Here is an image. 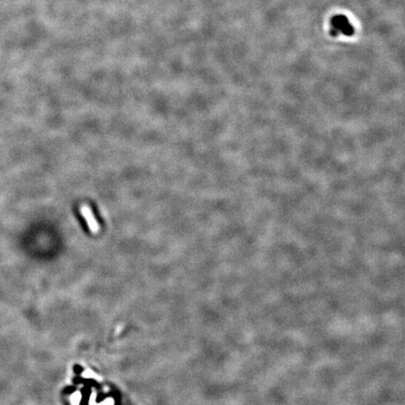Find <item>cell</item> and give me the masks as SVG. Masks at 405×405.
Returning <instances> with one entry per match:
<instances>
[{"label": "cell", "instance_id": "6da1fadb", "mask_svg": "<svg viewBox=\"0 0 405 405\" xmlns=\"http://www.w3.org/2000/svg\"><path fill=\"white\" fill-rule=\"evenodd\" d=\"M331 23L333 26V28L330 31L332 36L336 37L340 32L343 33L346 36H352L354 34L353 27L351 26L348 18L342 14L336 15V16L333 17L331 19Z\"/></svg>", "mask_w": 405, "mask_h": 405}, {"label": "cell", "instance_id": "7a4b0ae2", "mask_svg": "<svg viewBox=\"0 0 405 405\" xmlns=\"http://www.w3.org/2000/svg\"><path fill=\"white\" fill-rule=\"evenodd\" d=\"M80 214L82 215V217L84 218V220L85 221L87 227L89 228V230L93 233H97L100 230V224L97 221V220L95 219L94 214L91 210V208L86 205H83L80 206Z\"/></svg>", "mask_w": 405, "mask_h": 405}, {"label": "cell", "instance_id": "3957f363", "mask_svg": "<svg viewBox=\"0 0 405 405\" xmlns=\"http://www.w3.org/2000/svg\"><path fill=\"white\" fill-rule=\"evenodd\" d=\"M75 390H76V387H74V386H68V387L65 388L64 394H71V393H73Z\"/></svg>", "mask_w": 405, "mask_h": 405}, {"label": "cell", "instance_id": "277c9868", "mask_svg": "<svg viewBox=\"0 0 405 405\" xmlns=\"http://www.w3.org/2000/svg\"><path fill=\"white\" fill-rule=\"evenodd\" d=\"M73 370H74V371L76 372V374H78V375H80V374L84 371V369H83L82 367L78 366V365L74 366V367H73Z\"/></svg>", "mask_w": 405, "mask_h": 405}]
</instances>
